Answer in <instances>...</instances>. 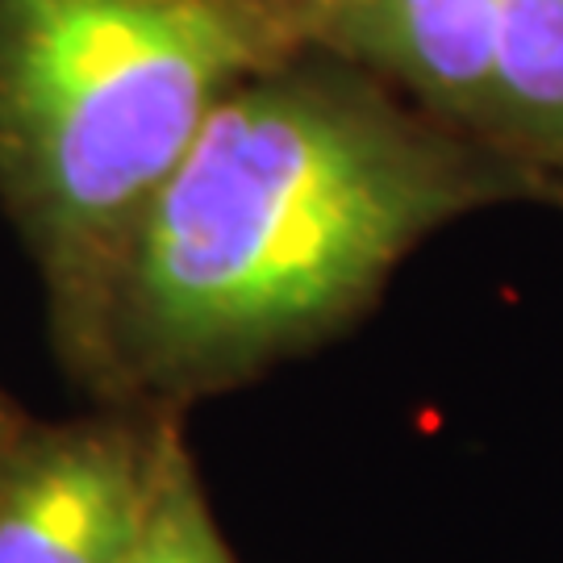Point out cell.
<instances>
[{"label":"cell","instance_id":"cell-1","mask_svg":"<svg viewBox=\"0 0 563 563\" xmlns=\"http://www.w3.org/2000/svg\"><path fill=\"white\" fill-rule=\"evenodd\" d=\"M547 201L493 142L301 51L230 92L55 339L101 405L184 418L363 322L439 230Z\"/></svg>","mask_w":563,"mask_h":563},{"label":"cell","instance_id":"cell-3","mask_svg":"<svg viewBox=\"0 0 563 563\" xmlns=\"http://www.w3.org/2000/svg\"><path fill=\"white\" fill-rule=\"evenodd\" d=\"M180 443L184 418L142 409L30 418L0 460V563H121Z\"/></svg>","mask_w":563,"mask_h":563},{"label":"cell","instance_id":"cell-4","mask_svg":"<svg viewBox=\"0 0 563 563\" xmlns=\"http://www.w3.org/2000/svg\"><path fill=\"white\" fill-rule=\"evenodd\" d=\"M313 51L380 76L434 118L501 151L497 0H325Z\"/></svg>","mask_w":563,"mask_h":563},{"label":"cell","instance_id":"cell-6","mask_svg":"<svg viewBox=\"0 0 563 563\" xmlns=\"http://www.w3.org/2000/svg\"><path fill=\"white\" fill-rule=\"evenodd\" d=\"M121 563H239L209 505L188 439L176 446L155 509L142 526L134 551Z\"/></svg>","mask_w":563,"mask_h":563},{"label":"cell","instance_id":"cell-5","mask_svg":"<svg viewBox=\"0 0 563 563\" xmlns=\"http://www.w3.org/2000/svg\"><path fill=\"white\" fill-rule=\"evenodd\" d=\"M497 142L563 205V0H497Z\"/></svg>","mask_w":563,"mask_h":563},{"label":"cell","instance_id":"cell-2","mask_svg":"<svg viewBox=\"0 0 563 563\" xmlns=\"http://www.w3.org/2000/svg\"><path fill=\"white\" fill-rule=\"evenodd\" d=\"M325 0H0V209L51 339L251 76L313 51Z\"/></svg>","mask_w":563,"mask_h":563},{"label":"cell","instance_id":"cell-7","mask_svg":"<svg viewBox=\"0 0 563 563\" xmlns=\"http://www.w3.org/2000/svg\"><path fill=\"white\" fill-rule=\"evenodd\" d=\"M25 422H30V413H25L13 397L0 393V460L9 455V446L18 443V434L25 430Z\"/></svg>","mask_w":563,"mask_h":563}]
</instances>
